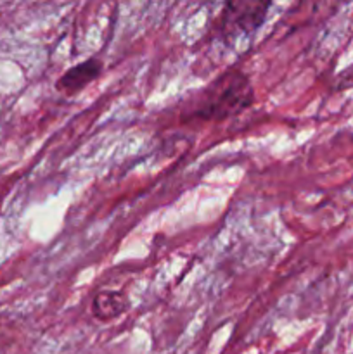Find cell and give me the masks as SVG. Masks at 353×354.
Here are the masks:
<instances>
[{"mask_svg":"<svg viewBox=\"0 0 353 354\" xmlns=\"http://www.w3.org/2000/svg\"><path fill=\"white\" fill-rule=\"evenodd\" d=\"M102 73V62L97 57H90L87 61L71 66L66 73L59 76L55 88L64 95H75L80 90L87 88L90 83L96 82Z\"/></svg>","mask_w":353,"mask_h":354,"instance_id":"3","label":"cell"},{"mask_svg":"<svg viewBox=\"0 0 353 354\" xmlns=\"http://www.w3.org/2000/svg\"><path fill=\"white\" fill-rule=\"evenodd\" d=\"M255 102V90L248 75L230 68L221 73L192 99L182 113V121H225L244 113Z\"/></svg>","mask_w":353,"mask_h":354,"instance_id":"1","label":"cell"},{"mask_svg":"<svg viewBox=\"0 0 353 354\" xmlns=\"http://www.w3.org/2000/svg\"><path fill=\"white\" fill-rule=\"evenodd\" d=\"M130 308L128 297L121 290H100L92 301V313L99 322H111Z\"/></svg>","mask_w":353,"mask_h":354,"instance_id":"4","label":"cell"},{"mask_svg":"<svg viewBox=\"0 0 353 354\" xmlns=\"http://www.w3.org/2000/svg\"><path fill=\"white\" fill-rule=\"evenodd\" d=\"M272 2L260 0H232L221 9L218 17V33L225 40L251 35L265 23Z\"/></svg>","mask_w":353,"mask_h":354,"instance_id":"2","label":"cell"}]
</instances>
